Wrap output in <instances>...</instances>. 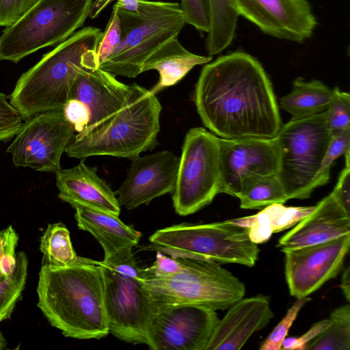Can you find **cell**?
<instances>
[{
    "label": "cell",
    "instance_id": "cell-6",
    "mask_svg": "<svg viewBox=\"0 0 350 350\" xmlns=\"http://www.w3.org/2000/svg\"><path fill=\"white\" fill-rule=\"evenodd\" d=\"M103 282L109 333L134 345H147V329L154 304L132 250L98 261Z\"/></svg>",
    "mask_w": 350,
    "mask_h": 350
},
{
    "label": "cell",
    "instance_id": "cell-4",
    "mask_svg": "<svg viewBox=\"0 0 350 350\" xmlns=\"http://www.w3.org/2000/svg\"><path fill=\"white\" fill-rule=\"evenodd\" d=\"M161 109L156 94L133 83L120 110L94 129L74 135L65 152L80 159L100 155L133 159L157 146Z\"/></svg>",
    "mask_w": 350,
    "mask_h": 350
},
{
    "label": "cell",
    "instance_id": "cell-38",
    "mask_svg": "<svg viewBox=\"0 0 350 350\" xmlns=\"http://www.w3.org/2000/svg\"><path fill=\"white\" fill-rule=\"evenodd\" d=\"M39 0H0V26L8 27L18 21Z\"/></svg>",
    "mask_w": 350,
    "mask_h": 350
},
{
    "label": "cell",
    "instance_id": "cell-47",
    "mask_svg": "<svg viewBox=\"0 0 350 350\" xmlns=\"http://www.w3.org/2000/svg\"><path fill=\"white\" fill-rule=\"evenodd\" d=\"M7 276L4 275L0 269V282H2Z\"/></svg>",
    "mask_w": 350,
    "mask_h": 350
},
{
    "label": "cell",
    "instance_id": "cell-9",
    "mask_svg": "<svg viewBox=\"0 0 350 350\" xmlns=\"http://www.w3.org/2000/svg\"><path fill=\"white\" fill-rule=\"evenodd\" d=\"M180 259L181 269L173 275L144 274L154 306L196 304L224 310L243 297L245 284L219 263Z\"/></svg>",
    "mask_w": 350,
    "mask_h": 350
},
{
    "label": "cell",
    "instance_id": "cell-46",
    "mask_svg": "<svg viewBox=\"0 0 350 350\" xmlns=\"http://www.w3.org/2000/svg\"><path fill=\"white\" fill-rule=\"evenodd\" d=\"M7 346V342L3 336L1 331L0 330V350L4 349Z\"/></svg>",
    "mask_w": 350,
    "mask_h": 350
},
{
    "label": "cell",
    "instance_id": "cell-13",
    "mask_svg": "<svg viewBox=\"0 0 350 350\" xmlns=\"http://www.w3.org/2000/svg\"><path fill=\"white\" fill-rule=\"evenodd\" d=\"M219 320L215 310L204 306H156L147 345L152 350H205Z\"/></svg>",
    "mask_w": 350,
    "mask_h": 350
},
{
    "label": "cell",
    "instance_id": "cell-20",
    "mask_svg": "<svg viewBox=\"0 0 350 350\" xmlns=\"http://www.w3.org/2000/svg\"><path fill=\"white\" fill-rule=\"evenodd\" d=\"M349 234L350 215L329 194L280 237L278 246L283 252L324 243Z\"/></svg>",
    "mask_w": 350,
    "mask_h": 350
},
{
    "label": "cell",
    "instance_id": "cell-22",
    "mask_svg": "<svg viewBox=\"0 0 350 350\" xmlns=\"http://www.w3.org/2000/svg\"><path fill=\"white\" fill-rule=\"evenodd\" d=\"M75 209L79 228L90 232L97 240L104 250V259L132 250L138 244L142 234L123 223L119 215L83 206Z\"/></svg>",
    "mask_w": 350,
    "mask_h": 350
},
{
    "label": "cell",
    "instance_id": "cell-29",
    "mask_svg": "<svg viewBox=\"0 0 350 350\" xmlns=\"http://www.w3.org/2000/svg\"><path fill=\"white\" fill-rule=\"evenodd\" d=\"M26 254H16V265L12 273L0 282V323L9 319L22 295L27 277Z\"/></svg>",
    "mask_w": 350,
    "mask_h": 350
},
{
    "label": "cell",
    "instance_id": "cell-43",
    "mask_svg": "<svg viewBox=\"0 0 350 350\" xmlns=\"http://www.w3.org/2000/svg\"><path fill=\"white\" fill-rule=\"evenodd\" d=\"M340 287L347 301H350V268L348 266L343 271Z\"/></svg>",
    "mask_w": 350,
    "mask_h": 350
},
{
    "label": "cell",
    "instance_id": "cell-15",
    "mask_svg": "<svg viewBox=\"0 0 350 350\" xmlns=\"http://www.w3.org/2000/svg\"><path fill=\"white\" fill-rule=\"evenodd\" d=\"M350 246V234L324 243L283 251L291 295L308 297L341 271Z\"/></svg>",
    "mask_w": 350,
    "mask_h": 350
},
{
    "label": "cell",
    "instance_id": "cell-40",
    "mask_svg": "<svg viewBox=\"0 0 350 350\" xmlns=\"http://www.w3.org/2000/svg\"><path fill=\"white\" fill-rule=\"evenodd\" d=\"M345 156V167L340 172L337 183L330 193L337 204L350 215V154Z\"/></svg>",
    "mask_w": 350,
    "mask_h": 350
},
{
    "label": "cell",
    "instance_id": "cell-27",
    "mask_svg": "<svg viewBox=\"0 0 350 350\" xmlns=\"http://www.w3.org/2000/svg\"><path fill=\"white\" fill-rule=\"evenodd\" d=\"M308 350H350V306H339L330 314L326 328L306 347Z\"/></svg>",
    "mask_w": 350,
    "mask_h": 350
},
{
    "label": "cell",
    "instance_id": "cell-48",
    "mask_svg": "<svg viewBox=\"0 0 350 350\" xmlns=\"http://www.w3.org/2000/svg\"><path fill=\"white\" fill-rule=\"evenodd\" d=\"M3 250H2V245H1V239L0 236V258L2 257Z\"/></svg>",
    "mask_w": 350,
    "mask_h": 350
},
{
    "label": "cell",
    "instance_id": "cell-21",
    "mask_svg": "<svg viewBox=\"0 0 350 350\" xmlns=\"http://www.w3.org/2000/svg\"><path fill=\"white\" fill-rule=\"evenodd\" d=\"M58 197L76 208L83 206L119 215L120 205L108 184L96 172V167L83 161L76 166L55 172Z\"/></svg>",
    "mask_w": 350,
    "mask_h": 350
},
{
    "label": "cell",
    "instance_id": "cell-34",
    "mask_svg": "<svg viewBox=\"0 0 350 350\" xmlns=\"http://www.w3.org/2000/svg\"><path fill=\"white\" fill-rule=\"evenodd\" d=\"M121 39V25L117 9L113 5L112 12L101 35L96 49L98 65L105 60L115 50Z\"/></svg>",
    "mask_w": 350,
    "mask_h": 350
},
{
    "label": "cell",
    "instance_id": "cell-24",
    "mask_svg": "<svg viewBox=\"0 0 350 350\" xmlns=\"http://www.w3.org/2000/svg\"><path fill=\"white\" fill-rule=\"evenodd\" d=\"M332 90L319 80L305 81L297 78L290 93L280 99V107L299 119L325 111L332 99Z\"/></svg>",
    "mask_w": 350,
    "mask_h": 350
},
{
    "label": "cell",
    "instance_id": "cell-25",
    "mask_svg": "<svg viewBox=\"0 0 350 350\" xmlns=\"http://www.w3.org/2000/svg\"><path fill=\"white\" fill-rule=\"evenodd\" d=\"M209 21V30L205 40L209 56L221 53L232 42L239 15L233 0H202Z\"/></svg>",
    "mask_w": 350,
    "mask_h": 350
},
{
    "label": "cell",
    "instance_id": "cell-8",
    "mask_svg": "<svg viewBox=\"0 0 350 350\" xmlns=\"http://www.w3.org/2000/svg\"><path fill=\"white\" fill-rule=\"evenodd\" d=\"M93 0H39L0 35V60L18 63L42 48L59 44L89 16Z\"/></svg>",
    "mask_w": 350,
    "mask_h": 350
},
{
    "label": "cell",
    "instance_id": "cell-10",
    "mask_svg": "<svg viewBox=\"0 0 350 350\" xmlns=\"http://www.w3.org/2000/svg\"><path fill=\"white\" fill-rule=\"evenodd\" d=\"M331 137L325 111L291 119L281 126L275 136L280 150L277 176L288 200L310 196Z\"/></svg>",
    "mask_w": 350,
    "mask_h": 350
},
{
    "label": "cell",
    "instance_id": "cell-19",
    "mask_svg": "<svg viewBox=\"0 0 350 350\" xmlns=\"http://www.w3.org/2000/svg\"><path fill=\"white\" fill-rule=\"evenodd\" d=\"M130 92V85L99 68L85 70L74 83L70 98L83 103L88 110L90 120L83 131L97 126L122 107Z\"/></svg>",
    "mask_w": 350,
    "mask_h": 350
},
{
    "label": "cell",
    "instance_id": "cell-37",
    "mask_svg": "<svg viewBox=\"0 0 350 350\" xmlns=\"http://www.w3.org/2000/svg\"><path fill=\"white\" fill-rule=\"evenodd\" d=\"M3 255L0 258V269L2 273L8 276L13 271L16 265L15 249L18 235L12 226L0 231Z\"/></svg>",
    "mask_w": 350,
    "mask_h": 350
},
{
    "label": "cell",
    "instance_id": "cell-2",
    "mask_svg": "<svg viewBox=\"0 0 350 350\" xmlns=\"http://www.w3.org/2000/svg\"><path fill=\"white\" fill-rule=\"evenodd\" d=\"M36 291L38 307L64 336L100 339L109 333L98 261L78 256L66 266L43 264Z\"/></svg>",
    "mask_w": 350,
    "mask_h": 350
},
{
    "label": "cell",
    "instance_id": "cell-3",
    "mask_svg": "<svg viewBox=\"0 0 350 350\" xmlns=\"http://www.w3.org/2000/svg\"><path fill=\"white\" fill-rule=\"evenodd\" d=\"M102 33L94 27L75 31L22 74L10 95V103L23 119L63 109L79 75L98 68L96 49Z\"/></svg>",
    "mask_w": 350,
    "mask_h": 350
},
{
    "label": "cell",
    "instance_id": "cell-11",
    "mask_svg": "<svg viewBox=\"0 0 350 350\" xmlns=\"http://www.w3.org/2000/svg\"><path fill=\"white\" fill-rule=\"evenodd\" d=\"M220 180L219 137L202 127L185 135L175 189L176 213L185 216L209 204L219 194Z\"/></svg>",
    "mask_w": 350,
    "mask_h": 350
},
{
    "label": "cell",
    "instance_id": "cell-17",
    "mask_svg": "<svg viewBox=\"0 0 350 350\" xmlns=\"http://www.w3.org/2000/svg\"><path fill=\"white\" fill-rule=\"evenodd\" d=\"M131 160L130 170L117 191L120 205L132 210L173 193L179 165L176 154L163 150Z\"/></svg>",
    "mask_w": 350,
    "mask_h": 350
},
{
    "label": "cell",
    "instance_id": "cell-26",
    "mask_svg": "<svg viewBox=\"0 0 350 350\" xmlns=\"http://www.w3.org/2000/svg\"><path fill=\"white\" fill-rule=\"evenodd\" d=\"M40 249L44 265L63 267L78 258L71 243L70 232L62 223L47 226L40 239Z\"/></svg>",
    "mask_w": 350,
    "mask_h": 350
},
{
    "label": "cell",
    "instance_id": "cell-33",
    "mask_svg": "<svg viewBox=\"0 0 350 350\" xmlns=\"http://www.w3.org/2000/svg\"><path fill=\"white\" fill-rule=\"evenodd\" d=\"M311 300V298L305 297L298 298L293 305L288 310L284 317L272 330L266 340L261 344L260 350H279L282 348V343L286 337L288 332L296 319L299 310L303 306Z\"/></svg>",
    "mask_w": 350,
    "mask_h": 350
},
{
    "label": "cell",
    "instance_id": "cell-23",
    "mask_svg": "<svg viewBox=\"0 0 350 350\" xmlns=\"http://www.w3.org/2000/svg\"><path fill=\"white\" fill-rule=\"evenodd\" d=\"M212 56L193 53L186 49L178 38L166 42L144 62L142 72L156 70L159 74L157 83L150 90L156 94L163 89L179 82L193 67L210 62Z\"/></svg>",
    "mask_w": 350,
    "mask_h": 350
},
{
    "label": "cell",
    "instance_id": "cell-44",
    "mask_svg": "<svg viewBox=\"0 0 350 350\" xmlns=\"http://www.w3.org/2000/svg\"><path fill=\"white\" fill-rule=\"evenodd\" d=\"M116 0H96L92 2L90 10L89 17L94 18L112 1Z\"/></svg>",
    "mask_w": 350,
    "mask_h": 350
},
{
    "label": "cell",
    "instance_id": "cell-31",
    "mask_svg": "<svg viewBox=\"0 0 350 350\" xmlns=\"http://www.w3.org/2000/svg\"><path fill=\"white\" fill-rule=\"evenodd\" d=\"M312 206H286L284 204H273L262 209L266 213L273 233L288 229L306 216L314 208Z\"/></svg>",
    "mask_w": 350,
    "mask_h": 350
},
{
    "label": "cell",
    "instance_id": "cell-36",
    "mask_svg": "<svg viewBox=\"0 0 350 350\" xmlns=\"http://www.w3.org/2000/svg\"><path fill=\"white\" fill-rule=\"evenodd\" d=\"M180 6L186 23L200 31L208 33L209 21L202 0H181Z\"/></svg>",
    "mask_w": 350,
    "mask_h": 350
},
{
    "label": "cell",
    "instance_id": "cell-5",
    "mask_svg": "<svg viewBox=\"0 0 350 350\" xmlns=\"http://www.w3.org/2000/svg\"><path fill=\"white\" fill-rule=\"evenodd\" d=\"M114 5L120 21V42L98 68L114 77L135 78L154 52L178 38L186 24L185 16L176 2L139 0L136 12Z\"/></svg>",
    "mask_w": 350,
    "mask_h": 350
},
{
    "label": "cell",
    "instance_id": "cell-35",
    "mask_svg": "<svg viewBox=\"0 0 350 350\" xmlns=\"http://www.w3.org/2000/svg\"><path fill=\"white\" fill-rule=\"evenodd\" d=\"M20 112L0 92V142L14 137L23 124Z\"/></svg>",
    "mask_w": 350,
    "mask_h": 350
},
{
    "label": "cell",
    "instance_id": "cell-7",
    "mask_svg": "<svg viewBox=\"0 0 350 350\" xmlns=\"http://www.w3.org/2000/svg\"><path fill=\"white\" fill-rule=\"evenodd\" d=\"M144 249L176 258L254 266L259 248L248 235V228L228 220L203 224L183 223L159 229Z\"/></svg>",
    "mask_w": 350,
    "mask_h": 350
},
{
    "label": "cell",
    "instance_id": "cell-41",
    "mask_svg": "<svg viewBox=\"0 0 350 350\" xmlns=\"http://www.w3.org/2000/svg\"><path fill=\"white\" fill-rule=\"evenodd\" d=\"M63 112L67 121L77 133L85 129L88 124L90 115L88 109L81 101L70 98L63 108Z\"/></svg>",
    "mask_w": 350,
    "mask_h": 350
},
{
    "label": "cell",
    "instance_id": "cell-45",
    "mask_svg": "<svg viewBox=\"0 0 350 350\" xmlns=\"http://www.w3.org/2000/svg\"><path fill=\"white\" fill-rule=\"evenodd\" d=\"M116 4L126 10L136 12L138 10L139 0H116Z\"/></svg>",
    "mask_w": 350,
    "mask_h": 350
},
{
    "label": "cell",
    "instance_id": "cell-28",
    "mask_svg": "<svg viewBox=\"0 0 350 350\" xmlns=\"http://www.w3.org/2000/svg\"><path fill=\"white\" fill-rule=\"evenodd\" d=\"M237 198L240 200V207L244 209H260L273 204H284L288 200L277 175L254 182Z\"/></svg>",
    "mask_w": 350,
    "mask_h": 350
},
{
    "label": "cell",
    "instance_id": "cell-16",
    "mask_svg": "<svg viewBox=\"0 0 350 350\" xmlns=\"http://www.w3.org/2000/svg\"><path fill=\"white\" fill-rule=\"evenodd\" d=\"M239 16L273 38L302 43L317 21L308 0H233Z\"/></svg>",
    "mask_w": 350,
    "mask_h": 350
},
{
    "label": "cell",
    "instance_id": "cell-39",
    "mask_svg": "<svg viewBox=\"0 0 350 350\" xmlns=\"http://www.w3.org/2000/svg\"><path fill=\"white\" fill-rule=\"evenodd\" d=\"M156 258L153 264L147 268H143L147 276L165 277L178 272L182 267L180 258H176L165 255L157 251Z\"/></svg>",
    "mask_w": 350,
    "mask_h": 350
},
{
    "label": "cell",
    "instance_id": "cell-32",
    "mask_svg": "<svg viewBox=\"0 0 350 350\" xmlns=\"http://www.w3.org/2000/svg\"><path fill=\"white\" fill-rule=\"evenodd\" d=\"M325 121L331 133L350 128V95L336 87L328 108Z\"/></svg>",
    "mask_w": 350,
    "mask_h": 350
},
{
    "label": "cell",
    "instance_id": "cell-30",
    "mask_svg": "<svg viewBox=\"0 0 350 350\" xmlns=\"http://www.w3.org/2000/svg\"><path fill=\"white\" fill-rule=\"evenodd\" d=\"M348 152H350V128L332 133L330 142L314 180V189L329 181L334 162Z\"/></svg>",
    "mask_w": 350,
    "mask_h": 350
},
{
    "label": "cell",
    "instance_id": "cell-18",
    "mask_svg": "<svg viewBox=\"0 0 350 350\" xmlns=\"http://www.w3.org/2000/svg\"><path fill=\"white\" fill-rule=\"evenodd\" d=\"M217 323L205 350H238L250 336L265 327L274 314L267 296L236 301Z\"/></svg>",
    "mask_w": 350,
    "mask_h": 350
},
{
    "label": "cell",
    "instance_id": "cell-14",
    "mask_svg": "<svg viewBox=\"0 0 350 350\" xmlns=\"http://www.w3.org/2000/svg\"><path fill=\"white\" fill-rule=\"evenodd\" d=\"M219 193L234 197L254 182L277 175L280 150L275 139L219 137Z\"/></svg>",
    "mask_w": 350,
    "mask_h": 350
},
{
    "label": "cell",
    "instance_id": "cell-42",
    "mask_svg": "<svg viewBox=\"0 0 350 350\" xmlns=\"http://www.w3.org/2000/svg\"><path fill=\"white\" fill-rule=\"evenodd\" d=\"M329 324V319L315 323L303 335L299 337H286L282 343L283 349L304 350L307 345L322 332Z\"/></svg>",
    "mask_w": 350,
    "mask_h": 350
},
{
    "label": "cell",
    "instance_id": "cell-12",
    "mask_svg": "<svg viewBox=\"0 0 350 350\" xmlns=\"http://www.w3.org/2000/svg\"><path fill=\"white\" fill-rule=\"evenodd\" d=\"M75 132L62 109L42 112L23 123L6 151L16 167L55 173Z\"/></svg>",
    "mask_w": 350,
    "mask_h": 350
},
{
    "label": "cell",
    "instance_id": "cell-1",
    "mask_svg": "<svg viewBox=\"0 0 350 350\" xmlns=\"http://www.w3.org/2000/svg\"><path fill=\"white\" fill-rule=\"evenodd\" d=\"M194 103L204 125L220 138L271 139L282 126L269 77L262 64L243 51L204 66Z\"/></svg>",
    "mask_w": 350,
    "mask_h": 350
}]
</instances>
